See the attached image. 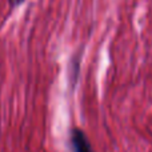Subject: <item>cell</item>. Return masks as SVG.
I'll return each instance as SVG.
<instances>
[{
    "mask_svg": "<svg viewBox=\"0 0 152 152\" xmlns=\"http://www.w3.org/2000/svg\"><path fill=\"white\" fill-rule=\"evenodd\" d=\"M8 1H10L11 7H16V5L21 4V3H23V1H24V0H8Z\"/></svg>",
    "mask_w": 152,
    "mask_h": 152,
    "instance_id": "7a4b0ae2",
    "label": "cell"
},
{
    "mask_svg": "<svg viewBox=\"0 0 152 152\" xmlns=\"http://www.w3.org/2000/svg\"><path fill=\"white\" fill-rule=\"evenodd\" d=\"M69 140H71L72 152H94V148H92L86 132L81 131L80 128L72 129Z\"/></svg>",
    "mask_w": 152,
    "mask_h": 152,
    "instance_id": "6da1fadb",
    "label": "cell"
}]
</instances>
